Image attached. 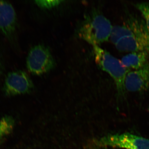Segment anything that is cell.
Segmentation results:
<instances>
[{
    "label": "cell",
    "instance_id": "cell-12",
    "mask_svg": "<svg viewBox=\"0 0 149 149\" xmlns=\"http://www.w3.org/2000/svg\"><path fill=\"white\" fill-rule=\"evenodd\" d=\"M62 1H36L37 5L43 8L50 9L57 6L60 4Z\"/></svg>",
    "mask_w": 149,
    "mask_h": 149
},
{
    "label": "cell",
    "instance_id": "cell-10",
    "mask_svg": "<svg viewBox=\"0 0 149 149\" xmlns=\"http://www.w3.org/2000/svg\"><path fill=\"white\" fill-rule=\"evenodd\" d=\"M13 118L10 116H4L0 121V146L12 132L14 127Z\"/></svg>",
    "mask_w": 149,
    "mask_h": 149
},
{
    "label": "cell",
    "instance_id": "cell-9",
    "mask_svg": "<svg viewBox=\"0 0 149 149\" xmlns=\"http://www.w3.org/2000/svg\"><path fill=\"white\" fill-rule=\"evenodd\" d=\"M149 54L145 52H133L124 56L121 61L127 69L136 70L143 67L148 62Z\"/></svg>",
    "mask_w": 149,
    "mask_h": 149
},
{
    "label": "cell",
    "instance_id": "cell-3",
    "mask_svg": "<svg viewBox=\"0 0 149 149\" xmlns=\"http://www.w3.org/2000/svg\"><path fill=\"white\" fill-rule=\"evenodd\" d=\"M97 148H119L125 149H149V139L129 133L107 135L97 140Z\"/></svg>",
    "mask_w": 149,
    "mask_h": 149
},
{
    "label": "cell",
    "instance_id": "cell-8",
    "mask_svg": "<svg viewBox=\"0 0 149 149\" xmlns=\"http://www.w3.org/2000/svg\"><path fill=\"white\" fill-rule=\"evenodd\" d=\"M16 13L10 3L0 1V31L8 40H12L16 32Z\"/></svg>",
    "mask_w": 149,
    "mask_h": 149
},
{
    "label": "cell",
    "instance_id": "cell-2",
    "mask_svg": "<svg viewBox=\"0 0 149 149\" xmlns=\"http://www.w3.org/2000/svg\"><path fill=\"white\" fill-rule=\"evenodd\" d=\"M93 48L96 63L114 80L118 97H125V77L130 70L123 66L120 60L99 46H93Z\"/></svg>",
    "mask_w": 149,
    "mask_h": 149
},
{
    "label": "cell",
    "instance_id": "cell-11",
    "mask_svg": "<svg viewBox=\"0 0 149 149\" xmlns=\"http://www.w3.org/2000/svg\"><path fill=\"white\" fill-rule=\"evenodd\" d=\"M134 6L142 14L149 30V2L136 3Z\"/></svg>",
    "mask_w": 149,
    "mask_h": 149
},
{
    "label": "cell",
    "instance_id": "cell-4",
    "mask_svg": "<svg viewBox=\"0 0 149 149\" xmlns=\"http://www.w3.org/2000/svg\"><path fill=\"white\" fill-rule=\"evenodd\" d=\"M26 64L30 73L39 75L52 69L55 63L49 49L43 45H39L34 46L29 51Z\"/></svg>",
    "mask_w": 149,
    "mask_h": 149
},
{
    "label": "cell",
    "instance_id": "cell-13",
    "mask_svg": "<svg viewBox=\"0 0 149 149\" xmlns=\"http://www.w3.org/2000/svg\"><path fill=\"white\" fill-rule=\"evenodd\" d=\"M3 70V65L2 61L0 57V76L2 74Z\"/></svg>",
    "mask_w": 149,
    "mask_h": 149
},
{
    "label": "cell",
    "instance_id": "cell-5",
    "mask_svg": "<svg viewBox=\"0 0 149 149\" xmlns=\"http://www.w3.org/2000/svg\"><path fill=\"white\" fill-rule=\"evenodd\" d=\"M33 83L29 75L22 70L9 72L3 85V91L7 96H15L29 93L33 90Z\"/></svg>",
    "mask_w": 149,
    "mask_h": 149
},
{
    "label": "cell",
    "instance_id": "cell-6",
    "mask_svg": "<svg viewBox=\"0 0 149 149\" xmlns=\"http://www.w3.org/2000/svg\"><path fill=\"white\" fill-rule=\"evenodd\" d=\"M115 45L120 52H145L149 54V30L146 28L130 37L121 38Z\"/></svg>",
    "mask_w": 149,
    "mask_h": 149
},
{
    "label": "cell",
    "instance_id": "cell-7",
    "mask_svg": "<svg viewBox=\"0 0 149 149\" xmlns=\"http://www.w3.org/2000/svg\"><path fill=\"white\" fill-rule=\"evenodd\" d=\"M125 90L133 93H141L149 90V62L143 67L126 74L125 81Z\"/></svg>",
    "mask_w": 149,
    "mask_h": 149
},
{
    "label": "cell",
    "instance_id": "cell-1",
    "mask_svg": "<svg viewBox=\"0 0 149 149\" xmlns=\"http://www.w3.org/2000/svg\"><path fill=\"white\" fill-rule=\"evenodd\" d=\"M113 27L109 20L100 13L86 17L78 31V36L93 46H99L110 38Z\"/></svg>",
    "mask_w": 149,
    "mask_h": 149
}]
</instances>
